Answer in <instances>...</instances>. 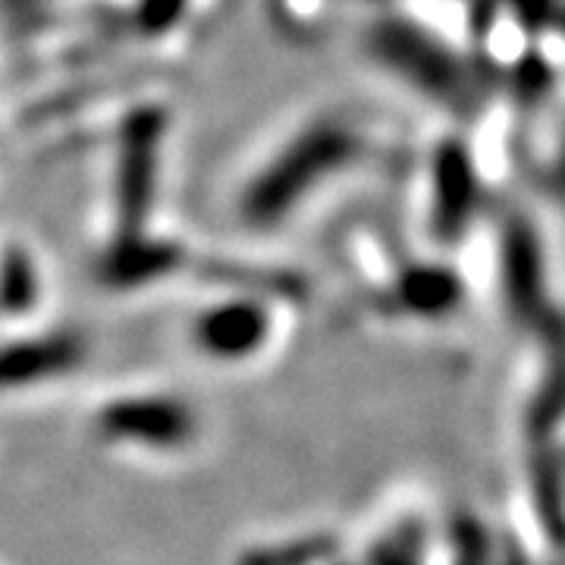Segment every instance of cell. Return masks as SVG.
Returning <instances> with one entry per match:
<instances>
[{
    "mask_svg": "<svg viewBox=\"0 0 565 565\" xmlns=\"http://www.w3.org/2000/svg\"><path fill=\"white\" fill-rule=\"evenodd\" d=\"M362 139L340 120H318L296 132L248 182L239 211L248 226H277L333 173L362 154Z\"/></svg>",
    "mask_w": 565,
    "mask_h": 565,
    "instance_id": "obj_1",
    "label": "cell"
},
{
    "mask_svg": "<svg viewBox=\"0 0 565 565\" xmlns=\"http://www.w3.org/2000/svg\"><path fill=\"white\" fill-rule=\"evenodd\" d=\"M3 7H7V17H13V20H25V17H29L32 0H3Z\"/></svg>",
    "mask_w": 565,
    "mask_h": 565,
    "instance_id": "obj_11",
    "label": "cell"
},
{
    "mask_svg": "<svg viewBox=\"0 0 565 565\" xmlns=\"http://www.w3.org/2000/svg\"><path fill=\"white\" fill-rule=\"evenodd\" d=\"M177 264H180L177 245L145 239V233H141V236L117 239V245L104 258L102 274L107 286L129 289V286H141V282L167 277Z\"/></svg>",
    "mask_w": 565,
    "mask_h": 565,
    "instance_id": "obj_7",
    "label": "cell"
},
{
    "mask_svg": "<svg viewBox=\"0 0 565 565\" xmlns=\"http://www.w3.org/2000/svg\"><path fill=\"white\" fill-rule=\"evenodd\" d=\"M98 434L110 444L141 449H180L195 437V415L170 396H126L104 405Z\"/></svg>",
    "mask_w": 565,
    "mask_h": 565,
    "instance_id": "obj_4",
    "label": "cell"
},
{
    "mask_svg": "<svg viewBox=\"0 0 565 565\" xmlns=\"http://www.w3.org/2000/svg\"><path fill=\"white\" fill-rule=\"evenodd\" d=\"M35 299H39V270H35V264L25 252L10 248L0 258V308L17 315V311L32 308Z\"/></svg>",
    "mask_w": 565,
    "mask_h": 565,
    "instance_id": "obj_9",
    "label": "cell"
},
{
    "mask_svg": "<svg viewBox=\"0 0 565 565\" xmlns=\"http://www.w3.org/2000/svg\"><path fill=\"white\" fill-rule=\"evenodd\" d=\"M82 343L73 333H51L39 340H22L0 349V393L44 384L61 377L82 362Z\"/></svg>",
    "mask_w": 565,
    "mask_h": 565,
    "instance_id": "obj_6",
    "label": "cell"
},
{
    "mask_svg": "<svg viewBox=\"0 0 565 565\" xmlns=\"http://www.w3.org/2000/svg\"><path fill=\"white\" fill-rule=\"evenodd\" d=\"M185 0H139V22L148 32L170 29L182 17Z\"/></svg>",
    "mask_w": 565,
    "mask_h": 565,
    "instance_id": "obj_10",
    "label": "cell"
},
{
    "mask_svg": "<svg viewBox=\"0 0 565 565\" xmlns=\"http://www.w3.org/2000/svg\"><path fill=\"white\" fill-rule=\"evenodd\" d=\"M475 195L468 154L459 145H444L434 158V221L440 226H459L468 217V204Z\"/></svg>",
    "mask_w": 565,
    "mask_h": 565,
    "instance_id": "obj_8",
    "label": "cell"
},
{
    "mask_svg": "<svg viewBox=\"0 0 565 565\" xmlns=\"http://www.w3.org/2000/svg\"><path fill=\"white\" fill-rule=\"evenodd\" d=\"M367 51L427 98L462 107L468 95L462 63L418 25L405 20H381L367 32Z\"/></svg>",
    "mask_w": 565,
    "mask_h": 565,
    "instance_id": "obj_2",
    "label": "cell"
},
{
    "mask_svg": "<svg viewBox=\"0 0 565 565\" xmlns=\"http://www.w3.org/2000/svg\"><path fill=\"white\" fill-rule=\"evenodd\" d=\"M167 117L158 107H141L129 114L117 139V239L141 236L148 211L154 202L158 185V161H161Z\"/></svg>",
    "mask_w": 565,
    "mask_h": 565,
    "instance_id": "obj_3",
    "label": "cell"
},
{
    "mask_svg": "<svg viewBox=\"0 0 565 565\" xmlns=\"http://www.w3.org/2000/svg\"><path fill=\"white\" fill-rule=\"evenodd\" d=\"M270 333V315L252 299H230V302L207 308L195 321V343L211 359L236 362L255 355Z\"/></svg>",
    "mask_w": 565,
    "mask_h": 565,
    "instance_id": "obj_5",
    "label": "cell"
}]
</instances>
